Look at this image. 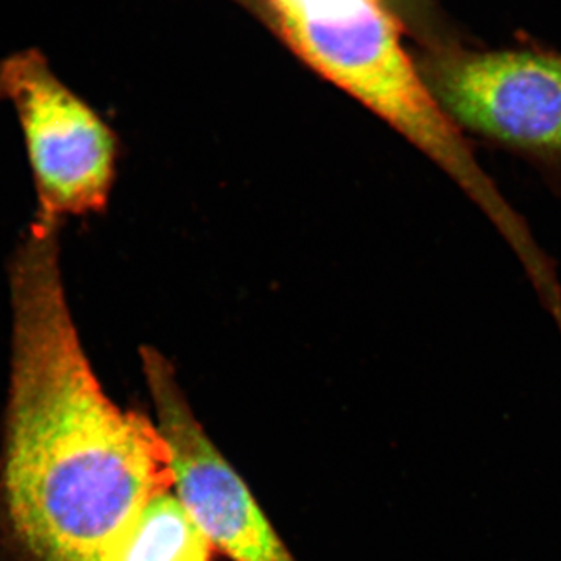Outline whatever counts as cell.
Listing matches in <instances>:
<instances>
[{
    "instance_id": "obj_5",
    "label": "cell",
    "mask_w": 561,
    "mask_h": 561,
    "mask_svg": "<svg viewBox=\"0 0 561 561\" xmlns=\"http://www.w3.org/2000/svg\"><path fill=\"white\" fill-rule=\"evenodd\" d=\"M157 426L171 451L173 486L213 548L232 561H297L280 541L241 474L192 412L164 356L142 350Z\"/></svg>"
},
{
    "instance_id": "obj_4",
    "label": "cell",
    "mask_w": 561,
    "mask_h": 561,
    "mask_svg": "<svg viewBox=\"0 0 561 561\" xmlns=\"http://www.w3.org/2000/svg\"><path fill=\"white\" fill-rule=\"evenodd\" d=\"M419 69L454 124L561 160V54L434 46Z\"/></svg>"
},
{
    "instance_id": "obj_2",
    "label": "cell",
    "mask_w": 561,
    "mask_h": 561,
    "mask_svg": "<svg viewBox=\"0 0 561 561\" xmlns=\"http://www.w3.org/2000/svg\"><path fill=\"white\" fill-rule=\"evenodd\" d=\"M280 33L313 70L348 92L448 173L523 256L535 242L459 127L435 101L382 0H267Z\"/></svg>"
},
{
    "instance_id": "obj_1",
    "label": "cell",
    "mask_w": 561,
    "mask_h": 561,
    "mask_svg": "<svg viewBox=\"0 0 561 561\" xmlns=\"http://www.w3.org/2000/svg\"><path fill=\"white\" fill-rule=\"evenodd\" d=\"M60 227L33 220L9 262L11 373L3 490L39 561H102L144 504L171 491L157 424L110 400L70 312Z\"/></svg>"
},
{
    "instance_id": "obj_3",
    "label": "cell",
    "mask_w": 561,
    "mask_h": 561,
    "mask_svg": "<svg viewBox=\"0 0 561 561\" xmlns=\"http://www.w3.org/2000/svg\"><path fill=\"white\" fill-rule=\"evenodd\" d=\"M0 101L20 122L36 194L33 220L61 228L69 217L105 210L117 173L116 133L39 50L0 61Z\"/></svg>"
},
{
    "instance_id": "obj_6",
    "label": "cell",
    "mask_w": 561,
    "mask_h": 561,
    "mask_svg": "<svg viewBox=\"0 0 561 561\" xmlns=\"http://www.w3.org/2000/svg\"><path fill=\"white\" fill-rule=\"evenodd\" d=\"M213 545L176 494H157L128 522L102 561H213Z\"/></svg>"
}]
</instances>
